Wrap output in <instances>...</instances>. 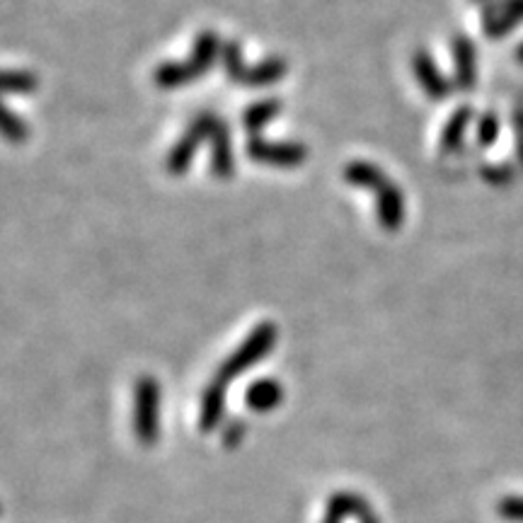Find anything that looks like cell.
<instances>
[{"label":"cell","instance_id":"6da1fadb","mask_svg":"<svg viewBox=\"0 0 523 523\" xmlns=\"http://www.w3.org/2000/svg\"><path fill=\"white\" fill-rule=\"evenodd\" d=\"M134 431L146 446L158 441L160 434V388L153 378H141L136 385Z\"/></svg>","mask_w":523,"mask_h":523},{"label":"cell","instance_id":"7a4b0ae2","mask_svg":"<svg viewBox=\"0 0 523 523\" xmlns=\"http://www.w3.org/2000/svg\"><path fill=\"white\" fill-rule=\"evenodd\" d=\"M272 342H274V330H269V327H264V330L257 332L255 337L247 339V342L243 344V349H240V352H235L231 359L223 364L218 383L223 385L226 381H231V378H238L240 373L247 369V366L255 364V361H260L262 356L269 352Z\"/></svg>","mask_w":523,"mask_h":523},{"label":"cell","instance_id":"3957f363","mask_svg":"<svg viewBox=\"0 0 523 523\" xmlns=\"http://www.w3.org/2000/svg\"><path fill=\"white\" fill-rule=\"evenodd\" d=\"M523 25V0H492L482 13V27L490 37H504Z\"/></svg>","mask_w":523,"mask_h":523},{"label":"cell","instance_id":"277c9868","mask_svg":"<svg viewBox=\"0 0 523 523\" xmlns=\"http://www.w3.org/2000/svg\"><path fill=\"white\" fill-rule=\"evenodd\" d=\"M281 398H284V390L277 381H257L247 390L245 400L250 405V410L255 412H269L279 405Z\"/></svg>","mask_w":523,"mask_h":523},{"label":"cell","instance_id":"5b68a950","mask_svg":"<svg viewBox=\"0 0 523 523\" xmlns=\"http://www.w3.org/2000/svg\"><path fill=\"white\" fill-rule=\"evenodd\" d=\"M453 56H456V78L461 88H473L475 83V49L468 37H458L453 42Z\"/></svg>","mask_w":523,"mask_h":523},{"label":"cell","instance_id":"8992f818","mask_svg":"<svg viewBox=\"0 0 523 523\" xmlns=\"http://www.w3.org/2000/svg\"><path fill=\"white\" fill-rule=\"evenodd\" d=\"M417 76L419 83L427 88V93L434 97V100H441V97L448 95V83L441 78V73L436 71V66L429 61V56H417Z\"/></svg>","mask_w":523,"mask_h":523},{"label":"cell","instance_id":"52a82bcc","mask_svg":"<svg viewBox=\"0 0 523 523\" xmlns=\"http://www.w3.org/2000/svg\"><path fill=\"white\" fill-rule=\"evenodd\" d=\"M223 415V385L216 383L206 390L204 405H201V429L211 431Z\"/></svg>","mask_w":523,"mask_h":523},{"label":"cell","instance_id":"ba28073f","mask_svg":"<svg viewBox=\"0 0 523 523\" xmlns=\"http://www.w3.org/2000/svg\"><path fill=\"white\" fill-rule=\"evenodd\" d=\"M0 134L10 143H22L27 139V124L15 112H10L3 102H0Z\"/></svg>","mask_w":523,"mask_h":523},{"label":"cell","instance_id":"9c48e42d","mask_svg":"<svg viewBox=\"0 0 523 523\" xmlns=\"http://www.w3.org/2000/svg\"><path fill=\"white\" fill-rule=\"evenodd\" d=\"M470 117H473V112H470L468 107L458 109L456 117H453L451 122L446 124V129H444V148H446V151H453V148L461 146L465 129H468V124H470Z\"/></svg>","mask_w":523,"mask_h":523},{"label":"cell","instance_id":"30bf717a","mask_svg":"<svg viewBox=\"0 0 523 523\" xmlns=\"http://www.w3.org/2000/svg\"><path fill=\"white\" fill-rule=\"evenodd\" d=\"M37 85L30 73L25 71H0V95L3 93H30Z\"/></svg>","mask_w":523,"mask_h":523},{"label":"cell","instance_id":"8fae6325","mask_svg":"<svg viewBox=\"0 0 523 523\" xmlns=\"http://www.w3.org/2000/svg\"><path fill=\"white\" fill-rule=\"evenodd\" d=\"M497 514L507 521L523 523V497L521 494H509V497L499 499Z\"/></svg>","mask_w":523,"mask_h":523},{"label":"cell","instance_id":"7c38bea8","mask_svg":"<svg viewBox=\"0 0 523 523\" xmlns=\"http://www.w3.org/2000/svg\"><path fill=\"white\" fill-rule=\"evenodd\" d=\"M499 136V122L494 114H487V117H482L480 126H477V139H480L482 146H492L494 141H497Z\"/></svg>","mask_w":523,"mask_h":523},{"label":"cell","instance_id":"4fadbf2b","mask_svg":"<svg viewBox=\"0 0 523 523\" xmlns=\"http://www.w3.org/2000/svg\"><path fill=\"white\" fill-rule=\"evenodd\" d=\"M243 434H245L243 422H235V424H231V429H228V434H226V446H228V448H233L235 444H238L240 436H243Z\"/></svg>","mask_w":523,"mask_h":523},{"label":"cell","instance_id":"5bb4252c","mask_svg":"<svg viewBox=\"0 0 523 523\" xmlns=\"http://www.w3.org/2000/svg\"><path fill=\"white\" fill-rule=\"evenodd\" d=\"M516 134H519V153L523 158V114H516Z\"/></svg>","mask_w":523,"mask_h":523},{"label":"cell","instance_id":"9a60e30c","mask_svg":"<svg viewBox=\"0 0 523 523\" xmlns=\"http://www.w3.org/2000/svg\"><path fill=\"white\" fill-rule=\"evenodd\" d=\"M516 59H519V61L523 63V44H521V47H519V49H516Z\"/></svg>","mask_w":523,"mask_h":523},{"label":"cell","instance_id":"2e32d148","mask_svg":"<svg viewBox=\"0 0 523 523\" xmlns=\"http://www.w3.org/2000/svg\"><path fill=\"white\" fill-rule=\"evenodd\" d=\"M0 514H3V507H0Z\"/></svg>","mask_w":523,"mask_h":523}]
</instances>
